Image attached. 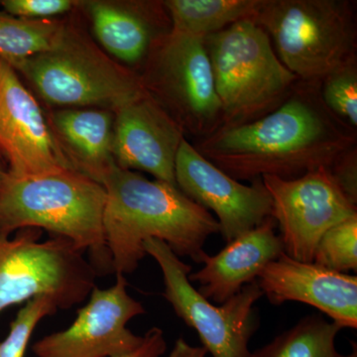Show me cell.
<instances>
[{
	"label": "cell",
	"instance_id": "cell-28",
	"mask_svg": "<svg viewBox=\"0 0 357 357\" xmlns=\"http://www.w3.org/2000/svg\"><path fill=\"white\" fill-rule=\"evenodd\" d=\"M208 352L203 347H192L183 337L178 338L169 357H206Z\"/></svg>",
	"mask_w": 357,
	"mask_h": 357
},
{
	"label": "cell",
	"instance_id": "cell-14",
	"mask_svg": "<svg viewBox=\"0 0 357 357\" xmlns=\"http://www.w3.org/2000/svg\"><path fill=\"white\" fill-rule=\"evenodd\" d=\"M184 139L182 128L147 93L115 112L112 155L122 169L177 187L176 157Z\"/></svg>",
	"mask_w": 357,
	"mask_h": 357
},
{
	"label": "cell",
	"instance_id": "cell-15",
	"mask_svg": "<svg viewBox=\"0 0 357 357\" xmlns=\"http://www.w3.org/2000/svg\"><path fill=\"white\" fill-rule=\"evenodd\" d=\"M272 305L300 302L318 309L340 328H357V277L285 252L270 262L255 280Z\"/></svg>",
	"mask_w": 357,
	"mask_h": 357
},
{
	"label": "cell",
	"instance_id": "cell-21",
	"mask_svg": "<svg viewBox=\"0 0 357 357\" xmlns=\"http://www.w3.org/2000/svg\"><path fill=\"white\" fill-rule=\"evenodd\" d=\"M67 26L54 20H28L0 13V58L9 65L55 48Z\"/></svg>",
	"mask_w": 357,
	"mask_h": 357
},
{
	"label": "cell",
	"instance_id": "cell-29",
	"mask_svg": "<svg viewBox=\"0 0 357 357\" xmlns=\"http://www.w3.org/2000/svg\"><path fill=\"white\" fill-rule=\"evenodd\" d=\"M7 174H8V169L4 160L0 157V189H1L2 184L6 180Z\"/></svg>",
	"mask_w": 357,
	"mask_h": 357
},
{
	"label": "cell",
	"instance_id": "cell-2",
	"mask_svg": "<svg viewBox=\"0 0 357 357\" xmlns=\"http://www.w3.org/2000/svg\"><path fill=\"white\" fill-rule=\"evenodd\" d=\"M107 192L103 234L115 275L131 274L146 256L147 239H158L178 257L199 263L208 237L220 232L218 220L177 187L115 164L103 180Z\"/></svg>",
	"mask_w": 357,
	"mask_h": 357
},
{
	"label": "cell",
	"instance_id": "cell-27",
	"mask_svg": "<svg viewBox=\"0 0 357 357\" xmlns=\"http://www.w3.org/2000/svg\"><path fill=\"white\" fill-rule=\"evenodd\" d=\"M167 351L163 330L157 326L150 328L132 351L117 357H161Z\"/></svg>",
	"mask_w": 357,
	"mask_h": 357
},
{
	"label": "cell",
	"instance_id": "cell-25",
	"mask_svg": "<svg viewBox=\"0 0 357 357\" xmlns=\"http://www.w3.org/2000/svg\"><path fill=\"white\" fill-rule=\"evenodd\" d=\"M79 2L73 0H2L4 13L28 20H51L69 13Z\"/></svg>",
	"mask_w": 357,
	"mask_h": 357
},
{
	"label": "cell",
	"instance_id": "cell-13",
	"mask_svg": "<svg viewBox=\"0 0 357 357\" xmlns=\"http://www.w3.org/2000/svg\"><path fill=\"white\" fill-rule=\"evenodd\" d=\"M0 157L8 174L25 178L73 169L38 102L18 73L0 58Z\"/></svg>",
	"mask_w": 357,
	"mask_h": 357
},
{
	"label": "cell",
	"instance_id": "cell-26",
	"mask_svg": "<svg viewBox=\"0 0 357 357\" xmlns=\"http://www.w3.org/2000/svg\"><path fill=\"white\" fill-rule=\"evenodd\" d=\"M331 173L340 189L352 203L357 204V153L356 146L338 157L331 166Z\"/></svg>",
	"mask_w": 357,
	"mask_h": 357
},
{
	"label": "cell",
	"instance_id": "cell-3",
	"mask_svg": "<svg viewBox=\"0 0 357 357\" xmlns=\"http://www.w3.org/2000/svg\"><path fill=\"white\" fill-rule=\"evenodd\" d=\"M107 192L74 169L16 178L7 174L0 189V230H47L88 253L98 275L112 274L103 234Z\"/></svg>",
	"mask_w": 357,
	"mask_h": 357
},
{
	"label": "cell",
	"instance_id": "cell-16",
	"mask_svg": "<svg viewBox=\"0 0 357 357\" xmlns=\"http://www.w3.org/2000/svg\"><path fill=\"white\" fill-rule=\"evenodd\" d=\"M276 227L274 218H268L230 241L218 255L210 256L204 251L199 257L204 267L190 274L189 280L199 283V292L213 304L227 302L284 252Z\"/></svg>",
	"mask_w": 357,
	"mask_h": 357
},
{
	"label": "cell",
	"instance_id": "cell-12",
	"mask_svg": "<svg viewBox=\"0 0 357 357\" xmlns=\"http://www.w3.org/2000/svg\"><path fill=\"white\" fill-rule=\"evenodd\" d=\"M175 178L185 196L215 213L227 243L271 217V199L261 180L243 184L204 158L185 138L176 157Z\"/></svg>",
	"mask_w": 357,
	"mask_h": 357
},
{
	"label": "cell",
	"instance_id": "cell-4",
	"mask_svg": "<svg viewBox=\"0 0 357 357\" xmlns=\"http://www.w3.org/2000/svg\"><path fill=\"white\" fill-rule=\"evenodd\" d=\"M204 44L222 105V126H241L270 114L299 82L279 60L267 33L253 20L208 35Z\"/></svg>",
	"mask_w": 357,
	"mask_h": 357
},
{
	"label": "cell",
	"instance_id": "cell-23",
	"mask_svg": "<svg viewBox=\"0 0 357 357\" xmlns=\"http://www.w3.org/2000/svg\"><path fill=\"white\" fill-rule=\"evenodd\" d=\"M312 262L345 272L357 270V215L328 229L317 245Z\"/></svg>",
	"mask_w": 357,
	"mask_h": 357
},
{
	"label": "cell",
	"instance_id": "cell-1",
	"mask_svg": "<svg viewBox=\"0 0 357 357\" xmlns=\"http://www.w3.org/2000/svg\"><path fill=\"white\" fill-rule=\"evenodd\" d=\"M356 146V131L326 109L319 84L299 81L273 112L248 123L222 126L195 148L230 177L253 182L264 176L291 180L331 168Z\"/></svg>",
	"mask_w": 357,
	"mask_h": 357
},
{
	"label": "cell",
	"instance_id": "cell-8",
	"mask_svg": "<svg viewBox=\"0 0 357 357\" xmlns=\"http://www.w3.org/2000/svg\"><path fill=\"white\" fill-rule=\"evenodd\" d=\"M145 91L184 132L204 138L222 126V109L204 39L170 30L155 42Z\"/></svg>",
	"mask_w": 357,
	"mask_h": 357
},
{
	"label": "cell",
	"instance_id": "cell-7",
	"mask_svg": "<svg viewBox=\"0 0 357 357\" xmlns=\"http://www.w3.org/2000/svg\"><path fill=\"white\" fill-rule=\"evenodd\" d=\"M9 236L0 230V314L35 298H50L59 310L89 298L98 274L70 241L58 236L40 241L38 229Z\"/></svg>",
	"mask_w": 357,
	"mask_h": 357
},
{
	"label": "cell",
	"instance_id": "cell-24",
	"mask_svg": "<svg viewBox=\"0 0 357 357\" xmlns=\"http://www.w3.org/2000/svg\"><path fill=\"white\" fill-rule=\"evenodd\" d=\"M59 311L50 298H35L21 307L9 326V333L0 342V357H25L28 345L40 321Z\"/></svg>",
	"mask_w": 357,
	"mask_h": 357
},
{
	"label": "cell",
	"instance_id": "cell-22",
	"mask_svg": "<svg viewBox=\"0 0 357 357\" xmlns=\"http://www.w3.org/2000/svg\"><path fill=\"white\" fill-rule=\"evenodd\" d=\"M326 109L352 130L357 128L356 55L333 70L319 84Z\"/></svg>",
	"mask_w": 357,
	"mask_h": 357
},
{
	"label": "cell",
	"instance_id": "cell-17",
	"mask_svg": "<svg viewBox=\"0 0 357 357\" xmlns=\"http://www.w3.org/2000/svg\"><path fill=\"white\" fill-rule=\"evenodd\" d=\"M84 6L96 39L105 50L129 65L146 60L156 40L164 35L156 28L169 18L163 2L88 1Z\"/></svg>",
	"mask_w": 357,
	"mask_h": 357
},
{
	"label": "cell",
	"instance_id": "cell-9",
	"mask_svg": "<svg viewBox=\"0 0 357 357\" xmlns=\"http://www.w3.org/2000/svg\"><path fill=\"white\" fill-rule=\"evenodd\" d=\"M145 252L159 265L164 282L163 297L178 318L198 333L211 357H249V342L257 330L255 304L263 293L256 282L222 305H215L192 285L187 264L158 239H147Z\"/></svg>",
	"mask_w": 357,
	"mask_h": 357
},
{
	"label": "cell",
	"instance_id": "cell-6",
	"mask_svg": "<svg viewBox=\"0 0 357 357\" xmlns=\"http://www.w3.org/2000/svg\"><path fill=\"white\" fill-rule=\"evenodd\" d=\"M13 67L45 102L68 109L102 107L115 112L146 93L139 76L72 28L55 48Z\"/></svg>",
	"mask_w": 357,
	"mask_h": 357
},
{
	"label": "cell",
	"instance_id": "cell-11",
	"mask_svg": "<svg viewBox=\"0 0 357 357\" xmlns=\"http://www.w3.org/2000/svg\"><path fill=\"white\" fill-rule=\"evenodd\" d=\"M146 314L139 301L128 292V281L116 275L114 286H98L89 302L77 312L69 328L51 333L32 345L36 357H117L132 351L142 340L128 328L131 319Z\"/></svg>",
	"mask_w": 357,
	"mask_h": 357
},
{
	"label": "cell",
	"instance_id": "cell-18",
	"mask_svg": "<svg viewBox=\"0 0 357 357\" xmlns=\"http://www.w3.org/2000/svg\"><path fill=\"white\" fill-rule=\"evenodd\" d=\"M114 116L107 109H63L48 119L51 132L70 167L102 184L115 165Z\"/></svg>",
	"mask_w": 357,
	"mask_h": 357
},
{
	"label": "cell",
	"instance_id": "cell-20",
	"mask_svg": "<svg viewBox=\"0 0 357 357\" xmlns=\"http://www.w3.org/2000/svg\"><path fill=\"white\" fill-rule=\"evenodd\" d=\"M342 328L321 314H310L249 357H357L356 347L342 354L335 340Z\"/></svg>",
	"mask_w": 357,
	"mask_h": 357
},
{
	"label": "cell",
	"instance_id": "cell-19",
	"mask_svg": "<svg viewBox=\"0 0 357 357\" xmlns=\"http://www.w3.org/2000/svg\"><path fill=\"white\" fill-rule=\"evenodd\" d=\"M265 0H167L171 30L204 38L244 20H253Z\"/></svg>",
	"mask_w": 357,
	"mask_h": 357
},
{
	"label": "cell",
	"instance_id": "cell-5",
	"mask_svg": "<svg viewBox=\"0 0 357 357\" xmlns=\"http://www.w3.org/2000/svg\"><path fill=\"white\" fill-rule=\"evenodd\" d=\"M300 82L324 77L356 55L354 6L344 0H265L253 20Z\"/></svg>",
	"mask_w": 357,
	"mask_h": 357
},
{
	"label": "cell",
	"instance_id": "cell-10",
	"mask_svg": "<svg viewBox=\"0 0 357 357\" xmlns=\"http://www.w3.org/2000/svg\"><path fill=\"white\" fill-rule=\"evenodd\" d=\"M261 181L271 199V217L280 230L284 252L298 261L312 262L324 234L357 215L356 204L326 167L291 180L264 176Z\"/></svg>",
	"mask_w": 357,
	"mask_h": 357
}]
</instances>
